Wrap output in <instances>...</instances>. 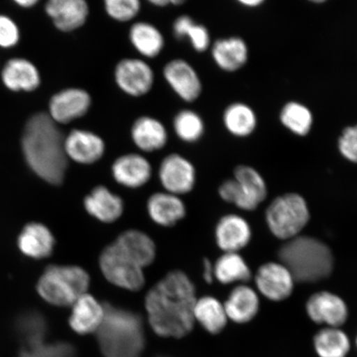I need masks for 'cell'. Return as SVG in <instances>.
<instances>
[{"label":"cell","instance_id":"6da1fadb","mask_svg":"<svg viewBox=\"0 0 357 357\" xmlns=\"http://www.w3.org/2000/svg\"><path fill=\"white\" fill-rule=\"evenodd\" d=\"M195 287L184 272H169L149 290L145 307L151 329L162 337L181 338L195 326Z\"/></svg>","mask_w":357,"mask_h":357},{"label":"cell","instance_id":"7a4b0ae2","mask_svg":"<svg viewBox=\"0 0 357 357\" xmlns=\"http://www.w3.org/2000/svg\"><path fill=\"white\" fill-rule=\"evenodd\" d=\"M65 137L47 113H38L26 122L22 137V150L32 171L51 185L63 182L68 167Z\"/></svg>","mask_w":357,"mask_h":357},{"label":"cell","instance_id":"3957f363","mask_svg":"<svg viewBox=\"0 0 357 357\" xmlns=\"http://www.w3.org/2000/svg\"><path fill=\"white\" fill-rule=\"evenodd\" d=\"M104 321L96 333L104 357H141L146 338L142 318L130 310L107 303Z\"/></svg>","mask_w":357,"mask_h":357},{"label":"cell","instance_id":"277c9868","mask_svg":"<svg viewBox=\"0 0 357 357\" xmlns=\"http://www.w3.org/2000/svg\"><path fill=\"white\" fill-rule=\"evenodd\" d=\"M279 261L287 266L296 283H316L328 279L334 269L328 245L314 236L300 235L278 250Z\"/></svg>","mask_w":357,"mask_h":357},{"label":"cell","instance_id":"5b68a950","mask_svg":"<svg viewBox=\"0 0 357 357\" xmlns=\"http://www.w3.org/2000/svg\"><path fill=\"white\" fill-rule=\"evenodd\" d=\"M91 278L86 271L73 266H49L38 284V291L52 305L73 306L87 293Z\"/></svg>","mask_w":357,"mask_h":357},{"label":"cell","instance_id":"8992f818","mask_svg":"<svg viewBox=\"0 0 357 357\" xmlns=\"http://www.w3.org/2000/svg\"><path fill=\"white\" fill-rule=\"evenodd\" d=\"M310 220L309 205L298 193L278 196L266 211V222L271 233L284 242L301 235Z\"/></svg>","mask_w":357,"mask_h":357},{"label":"cell","instance_id":"52a82bcc","mask_svg":"<svg viewBox=\"0 0 357 357\" xmlns=\"http://www.w3.org/2000/svg\"><path fill=\"white\" fill-rule=\"evenodd\" d=\"M218 193L226 202L252 212L266 199L268 190L260 172L252 167L241 165L234 169V178L223 182Z\"/></svg>","mask_w":357,"mask_h":357},{"label":"cell","instance_id":"ba28073f","mask_svg":"<svg viewBox=\"0 0 357 357\" xmlns=\"http://www.w3.org/2000/svg\"><path fill=\"white\" fill-rule=\"evenodd\" d=\"M100 267L105 279L116 287L129 291H137L144 287V269L120 252L114 243L100 254Z\"/></svg>","mask_w":357,"mask_h":357},{"label":"cell","instance_id":"9c48e42d","mask_svg":"<svg viewBox=\"0 0 357 357\" xmlns=\"http://www.w3.org/2000/svg\"><path fill=\"white\" fill-rule=\"evenodd\" d=\"M257 291L271 301L281 302L292 296L296 280L287 266L270 261L258 268L254 275Z\"/></svg>","mask_w":357,"mask_h":357},{"label":"cell","instance_id":"30bf717a","mask_svg":"<svg viewBox=\"0 0 357 357\" xmlns=\"http://www.w3.org/2000/svg\"><path fill=\"white\" fill-rule=\"evenodd\" d=\"M305 310L312 322L324 327L342 328L349 317L343 298L326 290L312 294L306 302Z\"/></svg>","mask_w":357,"mask_h":357},{"label":"cell","instance_id":"8fae6325","mask_svg":"<svg viewBox=\"0 0 357 357\" xmlns=\"http://www.w3.org/2000/svg\"><path fill=\"white\" fill-rule=\"evenodd\" d=\"M114 79L122 91L132 97L146 95L154 84V71L146 61L137 58H125L114 70Z\"/></svg>","mask_w":357,"mask_h":357},{"label":"cell","instance_id":"7c38bea8","mask_svg":"<svg viewBox=\"0 0 357 357\" xmlns=\"http://www.w3.org/2000/svg\"><path fill=\"white\" fill-rule=\"evenodd\" d=\"M91 104V96L84 89H66L52 97L47 114L56 124H66L86 115Z\"/></svg>","mask_w":357,"mask_h":357},{"label":"cell","instance_id":"4fadbf2b","mask_svg":"<svg viewBox=\"0 0 357 357\" xmlns=\"http://www.w3.org/2000/svg\"><path fill=\"white\" fill-rule=\"evenodd\" d=\"M158 172L160 183L169 194L189 193L195 185L193 164L181 155L173 153L166 156L160 163Z\"/></svg>","mask_w":357,"mask_h":357},{"label":"cell","instance_id":"5bb4252c","mask_svg":"<svg viewBox=\"0 0 357 357\" xmlns=\"http://www.w3.org/2000/svg\"><path fill=\"white\" fill-rule=\"evenodd\" d=\"M163 75L176 95L185 102H194L202 93V83L194 67L183 59L169 61Z\"/></svg>","mask_w":357,"mask_h":357},{"label":"cell","instance_id":"9a60e30c","mask_svg":"<svg viewBox=\"0 0 357 357\" xmlns=\"http://www.w3.org/2000/svg\"><path fill=\"white\" fill-rule=\"evenodd\" d=\"M65 151L68 160L91 165L99 162L105 153V142L96 133L74 129L65 137Z\"/></svg>","mask_w":357,"mask_h":357},{"label":"cell","instance_id":"2e32d148","mask_svg":"<svg viewBox=\"0 0 357 357\" xmlns=\"http://www.w3.org/2000/svg\"><path fill=\"white\" fill-rule=\"evenodd\" d=\"M252 230L249 222L238 214H227L215 229L218 247L225 252H239L251 242Z\"/></svg>","mask_w":357,"mask_h":357},{"label":"cell","instance_id":"e0dca14e","mask_svg":"<svg viewBox=\"0 0 357 357\" xmlns=\"http://www.w3.org/2000/svg\"><path fill=\"white\" fill-rule=\"evenodd\" d=\"M45 10L56 28L66 33L82 28L89 15L88 3L84 0H50Z\"/></svg>","mask_w":357,"mask_h":357},{"label":"cell","instance_id":"ac0fdd59","mask_svg":"<svg viewBox=\"0 0 357 357\" xmlns=\"http://www.w3.org/2000/svg\"><path fill=\"white\" fill-rule=\"evenodd\" d=\"M151 166L144 155L129 153L119 156L112 165V175L116 181L127 188L136 189L149 181Z\"/></svg>","mask_w":357,"mask_h":357},{"label":"cell","instance_id":"d6986e66","mask_svg":"<svg viewBox=\"0 0 357 357\" xmlns=\"http://www.w3.org/2000/svg\"><path fill=\"white\" fill-rule=\"evenodd\" d=\"M71 307L73 310L69 319L71 329L79 335L96 333L105 319V305L86 293Z\"/></svg>","mask_w":357,"mask_h":357},{"label":"cell","instance_id":"ffe728a7","mask_svg":"<svg viewBox=\"0 0 357 357\" xmlns=\"http://www.w3.org/2000/svg\"><path fill=\"white\" fill-rule=\"evenodd\" d=\"M260 305L257 290L247 284L236 285L223 303L227 319L236 324L252 322L260 310Z\"/></svg>","mask_w":357,"mask_h":357},{"label":"cell","instance_id":"44dd1931","mask_svg":"<svg viewBox=\"0 0 357 357\" xmlns=\"http://www.w3.org/2000/svg\"><path fill=\"white\" fill-rule=\"evenodd\" d=\"M2 82L13 92H32L41 84L37 67L24 58H13L6 62L1 71Z\"/></svg>","mask_w":357,"mask_h":357},{"label":"cell","instance_id":"7402d4cb","mask_svg":"<svg viewBox=\"0 0 357 357\" xmlns=\"http://www.w3.org/2000/svg\"><path fill=\"white\" fill-rule=\"evenodd\" d=\"M133 144L144 153H154L167 145L168 133L163 123L149 116L138 118L132 124Z\"/></svg>","mask_w":357,"mask_h":357},{"label":"cell","instance_id":"603a6c76","mask_svg":"<svg viewBox=\"0 0 357 357\" xmlns=\"http://www.w3.org/2000/svg\"><path fill=\"white\" fill-rule=\"evenodd\" d=\"M84 205L92 217L102 222H113L123 212L122 199L102 185L96 187L86 196Z\"/></svg>","mask_w":357,"mask_h":357},{"label":"cell","instance_id":"cb8c5ba5","mask_svg":"<svg viewBox=\"0 0 357 357\" xmlns=\"http://www.w3.org/2000/svg\"><path fill=\"white\" fill-rule=\"evenodd\" d=\"M114 244L125 256L142 268L149 266L155 257V245L149 236L138 230L123 231Z\"/></svg>","mask_w":357,"mask_h":357},{"label":"cell","instance_id":"d4e9b609","mask_svg":"<svg viewBox=\"0 0 357 357\" xmlns=\"http://www.w3.org/2000/svg\"><path fill=\"white\" fill-rule=\"evenodd\" d=\"M248 47L243 38L230 37L218 39L212 47L214 62L226 73H235L248 61Z\"/></svg>","mask_w":357,"mask_h":357},{"label":"cell","instance_id":"484cf974","mask_svg":"<svg viewBox=\"0 0 357 357\" xmlns=\"http://www.w3.org/2000/svg\"><path fill=\"white\" fill-rule=\"evenodd\" d=\"M149 216L158 225L172 227L185 215V207L177 195L155 193L151 196L146 204Z\"/></svg>","mask_w":357,"mask_h":357},{"label":"cell","instance_id":"4316f807","mask_svg":"<svg viewBox=\"0 0 357 357\" xmlns=\"http://www.w3.org/2000/svg\"><path fill=\"white\" fill-rule=\"evenodd\" d=\"M312 347L318 357H348L352 343L342 328L323 327L312 337Z\"/></svg>","mask_w":357,"mask_h":357},{"label":"cell","instance_id":"83f0119b","mask_svg":"<svg viewBox=\"0 0 357 357\" xmlns=\"http://www.w3.org/2000/svg\"><path fill=\"white\" fill-rule=\"evenodd\" d=\"M55 239L50 230L40 223H31L22 230L19 238V247L26 256L42 259L51 255Z\"/></svg>","mask_w":357,"mask_h":357},{"label":"cell","instance_id":"f1b7e54d","mask_svg":"<svg viewBox=\"0 0 357 357\" xmlns=\"http://www.w3.org/2000/svg\"><path fill=\"white\" fill-rule=\"evenodd\" d=\"M213 275L222 284H247L252 278L251 269L238 252H225L214 263Z\"/></svg>","mask_w":357,"mask_h":357},{"label":"cell","instance_id":"f546056e","mask_svg":"<svg viewBox=\"0 0 357 357\" xmlns=\"http://www.w3.org/2000/svg\"><path fill=\"white\" fill-rule=\"evenodd\" d=\"M194 318L205 331L212 335L222 333L229 322L225 305L212 296H204L196 301Z\"/></svg>","mask_w":357,"mask_h":357},{"label":"cell","instance_id":"4dcf8cb0","mask_svg":"<svg viewBox=\"0 0 357 357\" xmlns=\"http://www.w3.org/2000/svg\"><path fill=\"white\" fill-rule=\"evenodd\" d=\"M222 121L227 131L236 137H249L257 127L255 111L252 107L240 102L227 107Z\"/></svg>","mask_w":357,"mask_h":357},{"label":"cell","instance_id":"1f68e13d","mask_svg":"<svg viewBox=\"0 0 357 357\" xmlns=\"http://www.w3.org/2000/svg\"><path fill=\"white\" fill-rule=\"evenodd\" d=\"M129 40L136 50L146 58H154L163 50L165 41L160 30L149 22H138L129 30Z\"/></svg>","mask_w":357,"mask_h":357},{"label":"cell","instance_id":"d6a6232c","mask_svg":"<svg viewBox=\"0 0 357 357\" xmlns=\"http://www.w3.org/2000/svg\"><path fill=\"white\" fill-rule=\"evenodd\" d=\"M280 121L294 135L305 137L312 130L314 115L306 105L300 102L290 101L281 109Z\"/></svg>","mask_w":357,"mask_h":357},{"label":"cell","instance_id":"836d02e7","mask_svg":"<svg viewBox=\"0 0 357 357\" xmlns=\"http://www.w3.org/2000/svg\"><path fill=\"white\" fill-rule=\"evenodd\" d=\"M173 33L177 39L187 38L197 52L207 51L211 47V35L206 26L196 24L190 16L182 15L173 24Z\"/></svg>","mask_w":357,"mask_h":357},{"label":"cell","instance_id":"e575fe53","mask_svg":"<svg viewBox=\"0 0 357 357\" xmlns=\"http://www.w3.org/2000/svg\"><path fill=\"white\" fill-rule=\"evenodd\" d=\"M16 328L24 347H31L44 342L47 324L41 314L30 312L20 317L16 324Z\"/></svg>","mask_w":357,"mask_h":357},{"label":"cell","instance_id":"d590c367","mask_svg":"<svg viewBox=\"0 0 357 357\" xmlns=\"http://www.w3.org/2000/svg\"><path fill=\"white\" fill-rule=\"evenodd\" d=\"M173 127L177 137L188 144L198 142L204 133L203 119L193 110L178 112L174 119Z\"/></svg>","mask_w":357,"mask_h":357},{"label":"cell","instance_id":"8d00e7d4","mask_svg":"<svg viewBox=\"0 0 357 357\" xmlns=\"http://www.w3.org/2000/svg\"><path fill=\"white\" fill-rule=\"evenodd\" d=\"M20 357H75L73 346L66 342L45 343L24 347Z\"/></svg>","mask_w":357,"mask_h":357},{"label":"cell","instance_id":"74e56055","mask_svg":"<svg viewBox=\"0 0 357 357\" xmlns=\"http://www.w3.org/2000/svg\"><path fill=\"white\" fill-rule=\"evenodd\" d=\"M105 8L111 19L119 22H128L135 19L141 10L138 0H107Z\"/></svg>","mask_w":357,"mask_h":357},{"label":"cell","instance_id":"f35d334b","mask_svg":"<svg viewBox=\"0 0 357 357\" xmlns=\"http://www.w3.org/2000/svg\"><path fill=\"white\" fill-rule=\"evenodd\" d=\"M337 149L343 158L357 164V124L343 129L338 137Z\"/></svg>","mask_w":357,"mask_h":357},{"label":"cell","instance_id":"ab89813d","mask_svg":"<svg viewBox=\"0 0 357 357\" xmlns=\"http://www.w3.org/2000/svg\"><path fill=\"white\" fill-rule=\"evenodd\" d=\"M20 31L16 22L6 15H0V47L11 48L19 43Z\"/></svg>","mask_w":357,"mask_h":357},{"label":"cell","instance_id":"60d3db41","mask_svg":"<svg viewBox=\"0 0 357 357\" xmlns=\"http://www.w3.org/2000/svg\"><path fill=\"white\" fill-rule=\"evenodd\" d=\"M204 278L208 283H211L214 278L213 265L207 259L204 261Z\"/></svg>","mask_w":357,"mask_h":357},{"label":"cell","instance_id":"b9f144b4","mask_svg":"<svg viewBox=\"0 0 357 357\" xmlns=\"http://www.w3.org/2000/svg\"><path fill=\"white\" fill-rule=\"evenodd\" d=\"M239 3L248 8H257L264 3V1L263 0H241Z\"/></svg>","mask_w":357,"mask_h":357},{"label":"cell","instance_id":"7bdbcfd3","mask_svg":"<svg viewBox=\"0 0 357 357\" xmlns=\"http://www.w3.org/2000/svg\"><path fill=\"white\" fill-rule=\"evenodd\" d=\"M38 3V0H16L15 3L22 8H32Z\"/></svg>","mask_w":357,"mask_h":357},{"label":"cell","instance_id":"ee69618b","mask_svg":"<svg viewBox=\"0 0 357 357\" xmlns=\"http://www.w3.org/2000/svg\"><path fill=\"white\" fill-rule=\"evenodd\" d=\"M150 3L156 7H166L172 4V0H151Z\"/></svg>","mask_w":357,"mask_h":357},{"label":"cell","instance_id":"f6af8a7d","mask_svg":"<svg viewBox=\"0 0 357 357\" xmlns=\"http://www.w3.org/2000/svg\"><path fill=\"white\" fill-rule=\"evenodd\" d=\"M355 346H356V349H357V335H356V337L355 338Z\"/></svg>","mask_w":357,"mask_h":357}]
</instances>
